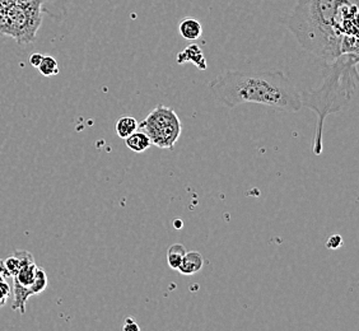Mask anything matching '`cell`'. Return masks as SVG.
<instances>
[{
    "instance_id": "1",
    "label": "cell",
    "mask_w": 359,
    "mask_h": 331,
    "mask_svg": "<svg viewBox=\"0 0 359 331\" xmlns=\"http://www.w3.org/2000/svg\"><path fill=\"white\" fill-rule=\"evenodd\" d=\"M358 6L359 0H297L287 27L325 62L358 54Z\"/></svg>"
},
{
    "instance_id": "2",
    "label": "cell",
    "mask_w": 359,
    "mask_h": 331,
    "mask_svg": "<svg viewBox=\"0 0 359 331\" xmlns=\"http://www.w3.org/2000/svg\"><path fill=\"white\" fill-rule=\"evenodd\" d=\"M209 90L229 109L243 104H263L285 112L304 109L301 92L280 70H226L209 82Z\"/></svg>"
},
{
    "instance_id": "3",
    "label": "cell",
    "mask_w": 359,
    "mask_h": 331,
    "mask_svg": "<svg viewBox=\"0 0 359 331\" xmlns=\"http://www.w3.org/2000/svg\"><path fill=\"white\" fill-rule=\"evenodd\" d=\"M358 93V54H343L327 64L324 81L316 90L301 93L302 104L318 115L313 153H323L325 119L351 109Z\"/></svg>"
},
{
    "instance_id": "4",
    "label": "cell",
    "mask_w": 359,
    "mask_h": 331,
    "mask_svg": "<svg viewBox=\"0 0 359 331\" xmlns=\"http://www.w3.org/2000/svg\"><path fill=\"white\" fill-rule=\"evenodd\" d=\"M42 0H13L4 13L8 22L7 36L20 45L36 40L42 23Z\"/></svg>"
},
{
    "instance_id": "5",
    "label": "cell",
    "mask_w": 359,
    "mask_h": 331,
    "mask_svg": "<svg viewBox=\"0 0 359 331\" xmlns=\"http://www.w3.org/2000/svg\"><path fill=\"white\" fill-rule=\"evenodd\" d=\"M139 129L144 131L151 138L152 144L159 149L172 151L175 144L179 142L182 125L176 111L158 104L142 123H139Z\"/></svg>"
},
{
    "instance_id": "6",
    "label": "cell",
    "mask_w": 359,
    "mask_h": 331,
    "mask_svg": "<svg viewBox=\"0 0 359 331\" xmlns=\"http://www.w3.org/2000/svg\"><path fill=\"white\" fill-rule=\"evenodd\" d=\"M176 62L180 65L187 64V62H193L194 65L201 70H207L208 64L205 60L204 53L198 43H190L189 46L184 48L181 53L176 56Z\"/></svg>"
},
{
    "instance_id": "7",
    "label": "cell",
    "mask_w": 359,
    "mask_h": 331,
    "mask_svg": "<svg viewBox=\"0 0 359 331\" xmlns=\"http://www.w3.org/2000/svg\"><path fill=\"white\" fill-rule=\"evenodd\" d=\"M204 266V257L199 251H187L177 271L182 276L198 274Z\"/></svg>"
},
{
    "instance_id": "8",
    "label": "cell",
    "mask_w": 359,
    "mask_h": 331,
    "mask_svg": "<svg viewBox=\"0 0 359 331\" xmlns=\"http://www.w3.org/2000/svg\"><path fill=\"white\" fill-rule=\"evenodd\" d=\"M179 32L185 40L195 41L203 35V26L201 22L195 18H184L180 22Z\"/></svg>"
},
{
    "instance_id": "9",
    "label": "cell",
    "mask_w": 359,
    "mask_h": 331,
    "mask_svg": "<svg viewBox=\"0 0 359 331\" xmlns=\"http://www.w3.org/2000/svg\"><path fill=\"white\" fill-rule=\"evenodd\" d=\"M43 6L42 11L43 13L51 15L55 20H62L68 13L69 0H42Z\"/></svg>"
},
{
    "instance_id": "10",
    "label": "cell",
    "mask_w": 359,
    "mask_h": 331,
    "mask_svg": "<svg viewBox=\"0 0 359 331\" xmlns=\"http://www.w3.org/2000/svg\"><path fill=\"white\" fill-rule=\"evenodd\" d=\"M125 143L128 145V148L135 153H143L148 151L152 145L151 138L145 134L144 131H135L133 133L130 137L125 139Z\"/></svg>"
},
{
    "instance_id": "11",
    "label": "cell",
    "mask_w": 359,
    "mask_h": 331,
    "mask_svg": "<svg viewBox=\"0 0 359 331\" xmlns=\"http://www.w3.org/2000/svg\"><path fill=\"white\" fill-rule=\"evenodd\" d=\"M138 129L139 123L137 121V119L129 116V115L120 116L115 124V131H116L118 138L124 139V140Z\"/></svg>"
},
{
    "instance_id": "12",
    "label": "cell",
    "mask_w": 359,
    "mask_h": 331,
    "mask_svg": "<svg viewBox=\"0 0 359 331\" xmlns=\"http://www.w3.org/2000/svg\"><path fill=\"white\" fill-rule=\"evenodd\" d=\"M187 254V248L181 243H173L167 250V262L168 266L173 270L179 269L180 264L182 262L184 256Z\"/></svg>"
},
{
    "instance_id": "13",
    "label": "cell",
    "mask_w": 359,
    "mask_h": 331,
    "mask_svg": "<svg viewBox=\"0 0 359 331\" xmlns=\"http://www.w3.org/2000/svg\"><path fill=\"white\" fill-rule=\"evenodd\" d=\"M37 69L41 73L42 76H48V78L57 76L60 73L59 64L56 62L55 58L50 55H43L40 65L37 67Z\"/></svg>"
},
{
    "instance_id": "14",
    "label": "cell",
    "mask_w": 359,
    "mask_h": 331,
    "mask_svg": "<svg viewBox=\"0 0 359 331\" xmlns=\"http://www.w3.org/2000/svg\"><path fill=\"white\" fill-rule=\"evenodd\" d=\"M48 274H46V271H45L43 268L37 266V270H36L35 282H34V285H32V295L36 296V295H40V293H42L43 290L48 288Z\"/></svg>"
},
{
    "instance_id": "15",
    "label": "cell",
    "mask_w": 359,
    "mask_h": 331,
    "mask_svg": "<svg viewBox=\"0 0 359 331\" xmlns=\"http://www.w3.org/2000/svg\"><path fill=\"white\" fill-rule=\"evenodd\" d=\"M12 295V288L6 279L0 281V309L7 304V299Z\"/></svg>"
},
{
    "instance_id": "16",
    "label": "cell",
    "mask_w": 359,
    "mask_h": 331,
    "mask_svg": "<svg viewBox=\"0 0 359 331\" xmlns=\"http://www.w3.org/2000/svg\"><path fill=\"white\" fill-rule=\"evenodd\" d=\"M343 245V237L340 235H334L327 238L326 242V248L330 250H338Z\"/></svg>"
},
{
    "instance_id": "17",
    "label": "cell",
    "mask_w": 359,
    "mask_h": 331,
    "mask_svg": "<svg viewBox=\"0 0 359 331\" xmlns=\"http://www.w3.org/2000/svg\"><path fill=\"white\" fill-rule=\"evenodd\" d=\"M124 331H140V326L137 324V321L133 318H125L124 326H123Z\"/></svg>"
},
{
    "instance_id": "18",
    "label": "cell",
    "mask_w": 359,
    "mask_h": 331,
    "mask_svg": "<svg viewBox=\"0 0 359 331\" xmlns=\"http://www.w3.org/2000/svg\"><path fill=\"white\" fill-rule=\"evenodd\" d=\"M42 58H43V55L42 54H32V55L29 56V64L34 67V68H37L39 65H40V62H41Z\"/></svg>"
},
{
    "instance_id": "19",
    "label": "cell",
    "mask_w": 359,
    "mask_h": 331,
    "mask_svg": "<svg viewBox=\"0 0 359 331\" xmlns=\"http://www.w3.org/2000/svg\"><path fill=\"white\" fill-rule=\"evenodd\" d=\"M8 32V22L6 15L3 13H0V34L1 35L7 36Z\"/></svg>"
},
{
    "instance_id": "20",
    "label": "cell",
    "mask_w": 359,
    "mask_h": 331,
    "mask_svg": "<svg viewBox=\"0 0 359 331\" xmlns=\"http://www.w3.org/2000/svg\"><path fill=\"white\" fill-rule=\"evenodd\" d=\"M173 226L177 228V229H180L181 226H182V222L180 221V219H175V222H173Z\"/></svg>"
},
{
    "instance_id": "21",
    "label": "cell",
    "mask_w": 359,
    "mask_h": 331,
    "mask_svg": "<svg viewBox=\"0 0 359 331\" xmlns=\"http://www.w3.org/2000/svg\"><path fill=\"white\" fill-rule=\"evenodd\" d=\"M1 279H3V278H1V276H0V281H1Z\"/></svg>"
}]
</instances>
